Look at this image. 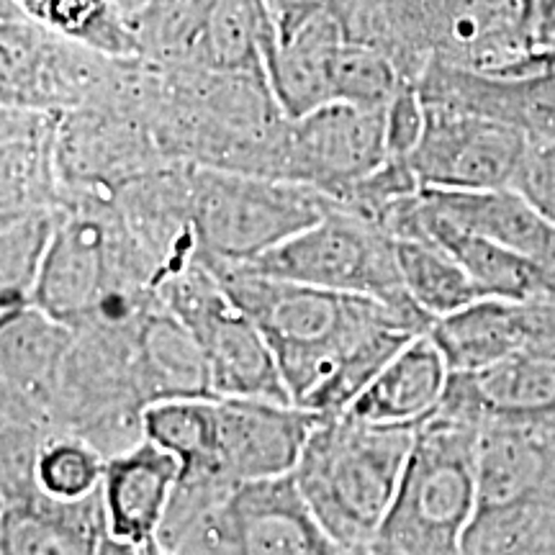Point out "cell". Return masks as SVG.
<instances>
[{
  "label": "cell",
  "mask_w": 555,
  "mask_h": 555,
  "mask_svg": "<svg viewBox=\"0 0 555 555\" xmlns=\"http://www.w3.org/2000/svg\"><path fill=\"white\" fill-rule=\"evenodd\" d=\"M345 41L347 31L337 11L322 13L288 39L275 41L268 80L291 121L335 103V67Z\"/></svg>",
  "instance_id": "obj_19"
},
{
  "label": "cell",
  "mask_w": 555,
  "mask_h": 555,
  "mask_svg": "<svg viewBox=\"0 0 555 555\" xmlns=\"http://www.w3.org/2000/svg\"><path fill=\"white\" fill-rule=\"evenodd\" d=\"M60 208L0 217V314L31 307L41 266L57 232Z\"/></svg>",
  "instance_id": "obj_27"
},
{
  "label": "cell",
  "mask_w": 555,
  "mask_h": 555,
  "mask_svg": "<svg viewBox=\"0 0 555 555\" xmlns=\"http://www.w3.org/2000/svg\"><path fill=\"white\" fill-rule=\"evenodd\" d=\"M106 455L75 435L54 433L41 442L34 461V481L47 496L78 502L101 489Z\"/></svg>",
  "instance_id": "obj_29"
},
{
  "label": "cell",
  "mask_w": 555,
  "mask_h": 555,
  "mask_svg": "<svg viewBox=\"0 0 555 555\" xmlns=\"http://www.w3.org/2000/svg\"><path fill=\"white\" fill-rule=\"evenodd\" d=\"M429 337L440 347L450 373H478L527 352L532 337V307L481 298L437 319Z\"/></svg>",
  "instance_id": "obj_21"
},
{
  "label": "cell",
  "mask_w": 555,
  "mask_h": 555,
  "mask_svg": "<svg viewBox=\"0 0 555 555\" xmlns=\"http://www.w3.org/2000/svg\"><path fill=\"white\" fill-rule=\"evenodd\" d=\"M157 543L172 555H343L294 476L180 478Z\"/></svg>",
  "instance_id": "obj_2"
},
{
  "label": "cell",
  "mask_w": 555,
  "mask_h": 555,
  "mask_svg": "<svg viewBox=\"0 0 555 555\" xmlns=\"http://www.w3.org/2000/svg\"><path fill=\"white\" fill-rule=\"evenodd\" d=\"M73 330L39 309L0 314L3 425L54 435V401Z\"/></svg>",
  "instance_id": "obj_12"
},
{
  "label": "cell",
  "mask_w": 555,
  "mask_h": 555,
  "mask_svg": "<svg viewBox=\"0 0 555 555\" xmlns=\"http://www.w3.org/2000/svg\"><path fill=\"white\" fill-rule=\"evenodd\" d=\"M37 24L116 60H137L131 18L116 0H13Z\"/></svg>",
  "instance_id": "obj_26"
},
{
  "label": "cell",
  "mask_w": 555,
  "mask_h": 555,
  "mask_svg": "<svg viewBox=\"0 0 555 555\" xmlns=\"http://www.w3.org/2000/svg\"><path fill=\"white\" fill-rule=\"evenodd\" d=\"M416 427L324 416L311 433L294 481L343 551L367 547L391 509Z\"/></svg>",
  "instance_id": "obj_4"
},
{
  "label": "cell",
  "mask_w": 555,
  "mask_h": 555,
  "mask_svg": "<svg viewBox=\"0 0 555 555\" xmlns=\"http://www.w3.org/2000/svg\"><path fill=\"white\" fill-rule=\"evenodd\" d=\"M142 433L144 440L178 457L183 466L180 478H221L217 397H185L150 404L142 414Z\"/></svg>",
  "instance_id": "obj_24"
},
{
  "label": "cell",
  "mask_w": 555,
  "mask_h": 555,
  "mask_svg": "<svg viewBox=\"0 0 555 555\" xmlns=\"http://www.w3.org/2000/svg\"><path fill=\"white\" fill-rule=\"evenodd\" d=\"M425 131L409 155L422 189H512L530 152L525 131L461 108L425 103Z\"/></svg>",
  "instance_id": "obj_9"
},
{
  "label": "cell",
  "mask_w": 555,
  "mask_h": 555,
  "mask_svg": "<svg viewBox=\"0 0 555 555\" xmlns=\"http://www.w3.org/2000/svg\"><path fill=\"white\" fill-rule=\"evenodd\" d=\"M343 555H376L371 547H356V551H345Z\"/></svg>",
  "instance_id": "obj_35"
},
{
  "label": "cell",
  "mask_w": 555,
  "mask_h": 555,
  "mask_svg": "<svg viewBox=\"0 0 555 555\" xmlns=\"http://www.w3.org/2000/svg\"><path fill=\"white\" fill-rule=\"evenodd\" d=\"M397 255L409 298L435 322L483 298L461 262L437 242L397 240Z\"/></svg>",
  "instance_id": "obj_28"
},
{
  "label": "cell",
  "mask_w": 555,
  "mask_h": 555,
  "mask_svg": "<svg viewBox=\"0 0 555 555\" xmlns=\"http://www.w3.org/2000/svg\"><path fill=\"white\" fill-rule=\"evenodd\" d=\"M442 406L478 425H555V360L522 352L478 373H450Z\"/></svg>",
  "instance_id": "obj_14"
},
{
  "label": "cell",
  "mask_w": 555,
  "mask_h": 555,
  "mask_svg": "<svg viewBox=\"0 0 555 555\" xmlns=\"http://www.w3.org/2000/svg\"><path fill=\"white\" fill-rule=\"evenodd\" d=\"M386 111L327 103L291 121L286 180L311 185L339 204L391 159Z\"/></svg>",
  "instance_id": "obj_10"
},
{
  "label": "cell",
  "mask_w": 555,
  "mask_h": 555,
  "mask_svg": "<svg viewBox=\"0 0 555 555\" xmlns=\"http://www.w3.org/2000/svg\"><path fill=\"white\" fill-rule=\"evenodd\" d=\"M481 425L440 404L414 429L391 509L371 540L376 555H463L478 509Z\"/></svg>",
  "instance_id": "obj_3"
},
{
  "label": "cell",
  "mask_w": 555,
  "mask_h": 555,
  "mask_svg": "<svg viewBox=\"0 0 555 555\" xmlns=\"http://www.w3.org/2000/svg\"><path fill=\"white\" fill-rule=\"evenodd\" d=\"M137 365L150 404L185 397H214L198 339L163 301L139 319Z\"/></svg>",
  "instance_id": "obj_22"
},
{
  "label": "cell",
  "mask_w": 555,
  "mask_h": 555,
  "mask_svg": "<svg viewBox=\"0 0 555 555\" xmlns=\"http://www.w3.org/2000/svg\"><path fill=\"white\" fill-rule=\"evenodd\" d=\"M3 106L65 114L116 108L131 60H116L37 24L13 0H3Z\"/></svg>",
  "instance_id": "obj_7"
},
{
  "label": "cell",
  "mask_w": 555,
  "mask_h": 555,
  "mask_svg": "<svg viewBox=\"0 0 555 555\" xmlns=\"http://www.w3.org/2000/svg\"><path fill=\"white\" fill-rule=\"evenodd\" d=\"M425 204L478 237L496 242L522 258L555 270V224L515 189L422 191Z\"/></svg>",
  "instance_id": "obj_16"
},
{
  "label": "cell",
  "mask_w": 555,
  "mask_h": 555,
  "mask_svg": "<svg viewBox=\"0 0 555 555\" xmlns=\"http://www.w3.org/2000/svg\"><path fill=\"white\" fill-rule=\"evenodd\" d=\"M116 3H119V9H121L124 13H127V16H129V18H134V16H137V13H139V11H142V9H144V5H147V3H150V0H116Z\"/></svg>",
  "instance_id": "obj_33"
},
{
  "label": "cell",
  "mask_w": 555,
  "mask_h": 555,
  "mask_svg": "<svg viewBox=\"0 0 555 555\" xmlns=\"http://www.w3.org/2000/svg\"><path fill=\"white\" fill-rule=\"evenodd\" d=\"M273 47L275 31L262 0H214L206 34V69L260 75L268 80Z\"/></svg>",
  "instance_id": "obj_25"
},
{
  "label": "cell",
  "mask_w": 555,
  "mask_h": 555,
  "mask_svg": "<svg viewBox=\"0 0 555 555\" xmlns=\"http://www.w3.org/2000/svg\"><path fill=\"white\" fill-rule=\"evenodd\" d=\"M217 463L224 481H268L294 476L309 437L324 420L296 404L217 397Z\"/></svg>",
  "instance_id": "obj_11"
},
{
  "label": "cell",
  "mask_w": 555,
  "mask_h": 555,
  "mask_svg": "<svg viewBox=\"0 0 555 555\" xmlns=\"http://www.w3.org/2000/svg\"><path fill=\"white\" fill-rule=\"evenodd\" d=\"M214 0H150L131 18L139 60L163 73L206 69V34Z\"/></svg>",
  "instance_id": "obj_23"
},
{
  "label": "cell",
  "mask_w": 555,
  "mask_h": 555,
  "mask_svg": "<svg viewBox=\"0 0 555 555\" xmlns=\"http://www.w3.org/2000/svg\"><path fill=\"white\" fill-rule=\"evenodd\" d=\"M180 474L178 457L150 440L106 457L101 489L111 535L139 547L157 540Z\"/></svg>",
  "instance_id": "obj_15"
},
{
  "label": "cell",
  "mask_w": 555,
  "mask_h": 555,
  "mask_svg": "<svg viewBox=\"0 0 555 555\" xmlns=\"http://www.w3.org/2000/svg\"><path fill=\"white\" fill-rule=\"evenodd\" d=\"M159 301L198 339L214 397L294 404L268 339L242 311L204 260L191 262L157 288Z\"/></svg>",
  "instance_id": "obj_8"
},
{
  "label": "cell",
  "mask_w": 555,
  "mask_h": 555,
  "mask_svg": "<svg viewBox=\"0 0 555 555\" xmlns=\"http://www.w3.org/2000/svg\"><path fill=\"white\" fill-rule=\"evenodd\" d=\"M99 555H147V551H144V547H139V545L124 543V540L114 538V535H111V532H108V535L103 538Z\"/></svg>",
  "instance_id": "obj_32"
},
{
  "label": "cell",
  "mask_w": 555,
  "mask_h": 555,
  "mask_svg": "<svg viewBox=\"0 0 555 555\" xmlns=\"http://www.w3.org/2000/svg\"><path fill=\"white\" fill-rule=\"evenodd\" d=\"M144 551H147V555H172V553H168V551H165V547H163V545H159V543H157V540H152V543H150L147 547H144Z\"/></svg>",
  "instance_id": "obj_34"
},
{
  "label": "cell",
  "mask_w": 555,
  "mask_h": 555,
  "mask_svg": "<svg viewBox=\"0 0 555 555\" xmlns=\"http://www.w3.org/2000/svg\"><path fill=\"white\" fill-rule=\"evenodd\" d=\"M57 137L60 114L54 111L3 106L0 217L62 206Z\"/></svg>",
  "instance_id": "obj_18"
},
{
  "label": "cell",
  "mask_w": 555,
  "mask_h": 555,
  "mask_svg": "<svg viewBox=\"0 0 555 555\" xmlns=\"http://www.w3.org/2000/svg\"><path fill=\"white\" fill-rule=\"evenodd\" d=\"M404 86V75L386 52L360 41H345L335 67V103L386 111Z\"/></svg>",
  "instance_id": "obj_30"
},
{
  "label": "cell",
  "mask_w": 555,
  "mask_h": 555,
  "mask_svg": "<svg viewBox=\"0 0 555 555\" xmlns=\"http://www.w3.org/2000/svg\"><path fill=\"white\" fill-rule=\"evenodd\" d=\"M201 258L245 266L322 221L335 198L304 183L189 165Z\"/></svg>",
  "instance_id": "obj_5"
},
{
  "label": "cell",
  "mask_w": 555,
  "mask_h": 555,
  "mask_svg": "<svg viewBox=\"0 0 555 555\" xmlns=\"http://www.w3.org/2000/svg\"><path fill=\"white\" fill-rule=\"evenodd\" d=\"M0 494V555H99L108 535L103 489L78 502L47 496L37 481Z\"/></svg>",
  "instance_id": "obj_13"
},
{
  "label": "cell",
  "mask_w": 555,
  "mask_h": 555,
  "mask_svg": "<svg viewBox=\"0 0 555 555\" xmlns=\"http://www.w3.org/2000/svg\"><path fill=\"white\" fill-rule=\"evenodd\" d=\"M242 268L332 294L373 298L393 309L422 311L401 281L397 240L343 204L314 227Z\"/></svg>",
  "instance_id": "obj_6"
},
{
  "label": "cell",
  "mask_w": 555,
  "mask_h": 555,
  "mask_svg": "<svg viewBox=\"0 0 555 555\" xmlns=\"http://www.w3.org/2000/svg\"><path fill=\"white\" fill-rule=\"evenodd\" d=\"M416 240H433L446 247L461 262V268L466 270L483 298L530 304L555 296L551 270L496 245V242L450 224L425 204V198H420V237Z\"/></svg>",
  "instance_id": "obj_20"
},
{
  "label": "cell",
  "mask_w": 555,
  "mask_h": 555,
  "mask_svg": "<svg viewBox=\"0 0 555 555\" xmlns=\"http://www.w3.org/2000/svg\"><path fill=\"white\" fill-rule=\"evenodd\" d=\"M448 384L450 367L427 332L401 347L345 414L367 425L416 427L440 409Z\"/></svg>",
  "instance_id": "obj_17"
},
{
  "label": "cell",
  "mask_w": 555,
  "mask_h": 555,
  "mask_svg": "<svg viewBox=\"0 0 555 555\" xmlns=\"http://www.w3.org/2000/svg\"><path fill=\"white\" fill-rule=\"evenodd\" d=\"M206 266L268 339L291 401L322 416L345 414L388 360L435 324L422 311L373 298L278 281L229 262Z\"/></svg>",
  "instance_id": "obj_1"
},
{
  "label": "cell",
  "mask_w": 555,
  "mask_h": 555,
  "mask_svg": "<svg viewBox=\"0 0 555 555\" xmlns=\"http://www.w3.org/2000/svg\"><path fill=\"white\" fill-rule=\"evenodd\" d=\"M339 3L343 0H262L270 24H273L275 41L288 39L291 34L322 13L339 11Z\"/></svg>",
  "instance_id": "obj_31"
}]
</instances>
